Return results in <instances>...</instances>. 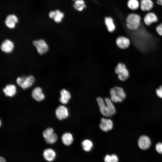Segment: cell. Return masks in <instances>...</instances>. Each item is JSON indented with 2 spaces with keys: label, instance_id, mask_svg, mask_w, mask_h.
Returning <instances> with one entry per match:
<instances>
[{
  "label": "cell",
  "instance_id": "18",
  "mask_svg": "<svg viewBox=\"0 0 162 162\" xmlns=\"http://www.w3.org/2000/svg\"><path fill=\"white\" fill-rule=\"evenodd\" d=\"M43 155L46 160L51 162L55 159L56 157V153L52 149L48 148L44 150Z\"/></svg>",
  "mask_w": 162,
  "mask_h": 162
},
{
  "label": "cell",
  "instance_id": "15",
  "mask_svg": "<svg viewBox=\"0 0 162 162\" xmlns=\"http://www.w3.org/2000/svg\"><path fill=\"white\" fill-rule=\"evenodd\" d=\"M18 22V19L15 15L10 14L8 15L5 21L6 26L10 28H13L15 26L16 24Z\"/></svg>",
  "mask_w": 162,
  "mask_h": 162
},
{
  "label": "cell",
  "instance_id": "11",
  "mask_svg": "<svg viewBox=\"0 0 162 162\" xmlns=\"http://www.w3.org/2000/svg\"><path fill=\"white\" fill-rule=\"evenodd\" d=\"M139 147L142 149L146 150L150 146L151 144L150 138L147 136L143 135L140 136L138 141Z\"/></svg>",
  "mask_w": 162,
  "mask_h": 162
},
{
  "label": "cell",
  "instance_id": "31",
  "mask_svg": "<svg viewBox=\"0 0 162 162\" xmlns=\"http://www.w3.org/2000/svg\"><path fill=\"white\" fill-rule=\"evenodd\" d=\"M55 14V11H52L49 14V16L51 19H53Z\"/></svg>",
  "mask_w": 162,
  "mask_h": 162
},
{
  "label": "cell",
  "instance_id": "16",
  "mask_svg": "<svg viewBox=\"0 0 162 162\" xmlns=\"http://www.w3.org/2000/svg\"><path fill=\"white\" fill-rule=\"evenodd\" d=\"M60 102L63 104H67L71 98V96L70 92L65 89H62L60 91Z\"/></svg>",
  "mask_w": 162,
  "mask_h": 162
},
{
  "label": "cell",
  "instance_id": "33",
  "mask_svg": "<svg viewBox=\"0 0 162 162\" xmlns=\"http://www.w3.org/2000/svg\"><path fill=\"white\" fill-rule=\"evenodd\" d=\"M0 162H6V160L4 158L1 156L0 157Z\"/></svg>",
  "mask_w": 162,
  "mask_h": 162
},
{
  "label": "cell",
  "instance_id": "14",
  "mask_svg": "<svg viewBox=\"0 0 162 162\" xmlns=\"http://www.w3.org/2000/svg\"><path fill=\"white\" fill-rule=\"evenodd\" d=\"M3 91L6 96L12 97L16 94L17 90L16 86L14 85L9 84L6 85L3 89Z\"/></svg>",
  "mask_w": 162,
  "mask_h": 162
},
{
  "label": "cell",
  "instance_id": "4",
  "mask_svg": "<svg viewBox=\"0 0 162 162\" xmlns=\"http://www.w3.org/2000/svg\"><path fill=\"white\" fill-rule=\"evenodd\" d=\"M115 72L118 79L122 82L125 81L129 77V72L126 65L122 62L117 64L115 69Z\"/></svg>",
  "mask_w": 162,
  "mask_h": 162
},
{
  "label": "cell",
  "instance_id": "27",
  "mask_svg": "<svg viewBox=\"0 0 162 162\" xmlns=\"http://www.w3.org/2000/svg\"><path fill=\"white\" fill-rule=\"evenodd\" d=\"M54 133L53 129L52 128L49 127L47 128L43 131L42 135L45 139L51 136Z\"/></svg>",
  "mask_w": 162,
  "mask_h": 162
},
{
  "label": "cell",
  "instance_id": "1",
  "mask_svg": "<svg viewBox=\"0 0 162 162\" xmlns=\"http://www.w3.org/2000/svg\"><path fill=\"white\" fill-rule=\"evenodd\" d=\"M96 100L101 114L106 117H110L116 113V110L113 102L110 99L105 98L104 100L101 97H98Z\"/></svg>",
  "mask_w": 162,
  "mask_h": 162
},
{
  "label": "cell",
  "instance_id": "29",
  "mask_svg": "<svg viewBox=\"0 0 162 162\" xmlns=\"http://www.w3.org/2000/svg\"><path fill=\"white\" fill-rule=\"evenodd\" d=\"M156 93L158 97L162 98V85L160 86L156 89Z\"/></svg>",
  "mask_w": 162,
  "mask_h": 162
},
{
  "label": "cell",
  "instance_id": "30",
  "mask_svg": "<svg viewBox=\"0 0 162 162\" xmlns=\"http://www.w3.org/2000/svg\"><path fill=\"white\" fill-rule=\"evenodd\" d=\"M155 149L160 154H162V143L158 142L155 146Z\"/></svg>",
  "mask_w": 162,
  "mask_h": 162
},
{
  "label": "cell",
  "instance_id": "22",
  "mask_svg": "<svg viewBox=\"0 0 162 162\" xmlns=\"http://www.w3.org/2000/svg\"><path fill=\"white\" fill-rule=\"evenodd\" d=\"M81 144L83 149L86 152L90 151L93 146L92 142L88 139L83 140L82 141Z\"/></svg>",
  "mask_w": 162,
  "mask_h": 162
},
{
  "label": "cell",
  "instance_id": "19",
  "mask_svg": "<svg viewBox=\"0 0 162 162\" xmlns=\"http://www.w3.org/2000/svg\"><path fill=\"white\" fill-rule=\"evenodd\" d=\"M62 140L64 145L69 146L72 143L74 138L71 134L69 132H65L62 134Z\"/></svg>",
  "mask_w": 162,
  "mask_h": 162
},
{
  "label": "cell",
  "instance_id": "10",
  "mask_svg": "<svg viewBox=\"0 0 162 162\" xmlns=\"http://www.w3.org/2000/svg\"><path fill=\"white\" fill-rule=\"evenodd\" d=\"M113 125V122L111 119L102 118L100 119L99 127L102 130L106 132L111 130Z\"/></svg>",
  "mask_w": 162,
  "mask_h": 162
},
{
  "label": "cell",
  "instance_id": "7",
  "mask_svg": "<svg viewBox=\"0 0 162 162\" xmlns=\"http://www.w3.org/2000/svg\"><path fill=\"white\" fill-rule=\"evenodd\" d=\"M116 43L118 48L121 50H125L129 47L131 41L128 37L121 36L117 38L116 40Z\"/></svg>",
  "mask_w": 162,
  "mask_h": 162
},
{
  "label": "cell",
  "instance_id": "21",
  "mask_svg": "<svg viewBox=\"0 0 162 162\" xmlns=\"http://www.w3.org/2000/svg\"><path fill=\"white\" fill-rule=\"evenodd\" d=\"M127 5L128 8L132 10H136L140 7V3L138 0H128Z\"/></svg>",
  "mask_w": 162,
  "mask_h": 162
},
{
  "label": "cell",
  "instance_id": "12",
  "mask_svg": "<svg viewBox=\"0 0 162 162\" xmlns=\"http://www.w3.org/2000/svg\"><path fill=\"white\" fill-rule=\"evenodd\" d=\"M32 98L38 102L43 101L45 98V95L43 92L42 89L39 87L34 88L32 92Z\"/></svg>",
  "mask_w": 162,
  "mask_h": 162
},
{
  "label": "cell",
  "instance_id": "5",
  "mask_svg": "<svg viewBox=\"0 0 162 162\" xmlns=\"http://www.w3.org/2000/svg\"><path fill=\"white\" fill-rule=\"evenodd\" d=\"M35 81L34 77L32 75L27 76H24L18 77L16 80L17 84L24 90L32 86Z\"/></svg>",
  "mask_w": 162,
  "mask_h": 162
},
{
  "label": "cell",
  "instance_id": "6",
  "mask_svg": "<svg viewBox=\"0 0 162 162\" xmlns=\"http://www.w3.org/2000/svg\"><path fill=\"white\" fill-rule=\"evenodd\" d=\"M33 44L36 49L40 55L45 54L48 50V45L43 39L34 40L33 41Z\"/></svg>",
  "mask_w": 162,
  "mask_h": 162
},
{
  "label": "cell",
  "instance_id": "9",
  "mask_svg": "<svg viewBox=\"0 0 162 162\" xmlns=\"http://www.w3.org/2000/svg\"><path fill=\"white\" fill-rule=\"evenodd\" d=\"M143 20L144 24L146 26H149L157 22L158 18L155 14L152 12H150L145 15Z\"/></svg>",
  "mask_w": 162,
  "mask_h": 162
},
{
  "label": "cell",
  "instance_id": "23",
  "mask_svg": "<svg viewBox=\"0 0 162 162\" xmlns=\"http://www.w3.org/2000/svg\"><path fill=\"white\" fill-rule=\"evenodd\" d=\"M74 7L76 10L81 11L86 7L83 0H76L74 4Z\"/></svg>",
  "mask_w": 162,
  "mask_h": 162
},
{
  "label": "cell",
  "instance_id": "32",
  "mask_svg": "<svg viewBox=\"0 0 162 162\" xmlns=\"http://www.w3.org/2000/svg\"><path fill=\"white\" fill-rule=\"evenodd\" d=\"M156 2L158 5L162 6V0H156Z\"/></svg>",
  "mask_w": 162,
  "mask_h": 162
},
{
  "label": "cell",
  "instance_id": "2",
  "mask_svg": "<svg viewBox=\"0 0 162 162\" xmlns=\"http://www.w3.org/2000/svg\"><path fill=\"white\" fill-rule=\"evenodd\" d=\"M141 17L139 15L134 13H130L126 18V27L130 31L136 30L141 26Z\"/></svg>",
  "mask_w": 162,
  "mask_h": 162
},
{
  "label": "cell",
  "instance_id": "24",
  "mask_svg": "<svg viewBox=\"0 0 162 162\" xmlns=\"http://www.w3.org/2000/svg\"><path fill=\"white\" fill-rule=\"evenodd\" d=\"M55 14L53 19L54 21L57 23H59L62 21L64 16V14L58 10L55 11Z\"/></svg>",
  "mask_w": 162,
  "mask_h": 162
},
{
  "label": "cell",
  "instance_id": "26",
  "mask_svg": "<svg viewBox=\"0 0 162 162\" xmlns=\"http://www.w3.org/2000/svg\"><path fill=\"white\" fill-rule=\"evenodd\" d=\"M58 137L56 134L54 133L51 136L45 139L46 142L48 144H52L55 143L57 141Z\"/></svg>",
  "mask_w": 162,
  "mask_h": 162
},
{
  "label": "cell",
  "instance_id": "20",
  "mask_svg": "<svg viewBox=\"0 0 162 162\" xmlns=\"http://www.w3.org/2000/svg\"><path fill=\"white\" fill-rule=\"evenodd\" d=\"M108 31L112 32L114 31L116 27L112 19L110 17H106L105 21Z\"/></svg>",
  "mask_w": 162,
  "mask_h": 162
},
{
  "label": "cell",
  "instance_id": "3",
  "mask_svg": "<svg viewBox=\"0 0 162 162\" xmlns=\"http://www.w3.org/2000/svg\"><path fill=\"white\" fill-rule=\"evenodd\" d=\"M110 99L114 103L122 102L125 98L126 95L123 88L119 86H115L110 90Z\"/></svg>",
  "mask_w": 162,
  "mask_h": 162
},
{
  "label": "cell",
  "instance_id": "28",
  "mask_svg": "<svg viewBox=\"0 0 162 162\" xmlns=\"http://www.w3.org/2000/svg\"><path fill=\"white\" fill-rule=\"evenodd\" d=\"M155 30L157 33L162 36V22L157 25Z\"/></svg>",
  "mask_w": 162,
  "mask_h": 162
},
{
  "label": "cell",
  "instance_id": "17",
  "mask_svg": "<svg viewBox=\"0 0 162 162\" xmlns=\"http://www.w3.org/2000/svg\"><path fill=\"white\" fill-rule=\"evenodd\" d=\"M154 6V3L152 0H141L140 7L143 11H149Z\"/></svg>",
  "mask_w": 162,
  "mask_h": 162
},
{
  "label": "cell",
  "instance_id": "8",
  "mask_svg": "<svg viewBox=\"0 0 162 162\" xmlns=\"http://www.w3.org/2000/svg\"><path fill=\"white\" fill-rule=\"evenodd\" d=\"M55 115L58 120H62L65 119L68 117L69 115L68 109L64 105H59L56 109Z\"/></svg>",
  "mask_w": 162,
  "mask_h": 162
},
{
  "label": "cell",
  "instance_id": "25",
  "mask_svg": "<svg viewBox=\"0 0 162 162\" xmlns=\"http://www.w3.org/2000/svg\"><path fill=\"white\" fill-rule=\"evenodd\" d=\"M105 162H118V158L115 154L106 155L104 158Z\"/></svg>",
  "mask_w": 162,
  "mask_h": 162
},
{
  "label": "cell",
  "instance_id": "13",
  "mask_svg": "<svg viewBox=\"0 0 162 162\" xmlns=\"http://www.w3.org/2000/svg\"><path fill=\"white\" fill-rule=\"evenodd\" d=\"M14 44L13 42L9 39L5 40L2 44L1 49L4 53H9L14 50Z\"/></svg>",
  "mask_w": 162,
  "mask_h": 162
}]
</instances>
